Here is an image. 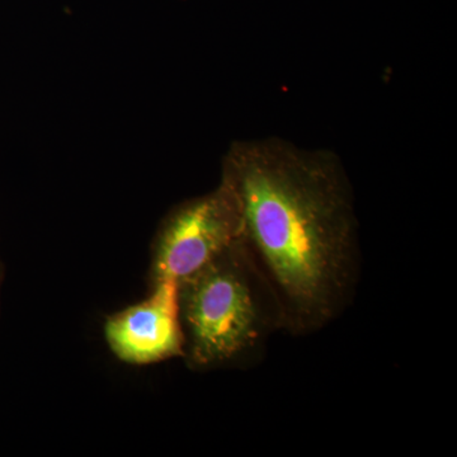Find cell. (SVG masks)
Returning <instances> with one entry per match:
<instances>
[{
  "mask_svg": "<svg viewBox=\"0 0 457 457\" xmlns=\"http://www.w3.org/2000/svg\"><path fill=\"white\" fill-rule=\"evenodd\" d=\"M179 303L185 353L195 368L248 356L281 329L278 306L245 239L180 281Z\"/></svg>",
  "mask_w": 457,
  "mask_h": 457,
  "instance_id": "7a4b0ae2",
  "label": "cell"
},
{
  "mask_svg": "<svg viewBox=\"0 0 457 457\" xmlns=\"http://www.w3.org/2000/svg\"><path fill=\"white\" fill-rule=\"evenodd\" d=\"M245 239L242 207L222 177L206 196L180 206L165 221L153 257V281H180Z\"/></svg>",
  "mask_w": 457,
  "mask_h": 457,
  "instance_id": "3957f363",
  "label": "cell"
},
{
  "mask_svg": "<svg viewBox=\"0 0 457 457\" xmlns=\"http://www.w3.org/2000/svg\"><path fill=\"white\" fill-rule=\"evenodd\" d=\"M224 179L242 207L245 245L295 336L323 329L359 278L352 189L341 161L279 139L233 146Z\"/></svg>",
  "mask_w": 457,
  "mask_h": 457,
  "instance_id": "6da1fadb",
  "label": "cell"
},
{
  "mask_svg": "<svg viewBox=\"0 0 457 457\" xmlns=\"http://www.w3.org/2000/svg\"><path fill=\"white\" fill-rule=\"evenodd\" d=\"M104 337L114 356L132 365H146L185 354L179 284L154 282L147 299L108 319Z\"/></svg>",
  "mask_w": 457,
  "mask_h": 457,
  "instance_id": "277c9868",
  "label": "cell"
}]
</instances>
